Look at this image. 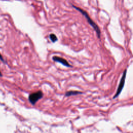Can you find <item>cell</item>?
Instances as JSON below:
<instances>
[{
    "mask_svg": "<svg viewBox=\"0 0 133 133\" xmlns=\"http://www.w3.org/2000/svg\"><path fill=\"white\" fill-rule=\"evenodd\" d=\"M82 94V93L80 92H79V91H69V92H67L65 94V96L66 97H69V96H73V95H78V94Z\"/></svg>",
    "mask_w": 133,
    "mask_h": 133,
    "instance_id": "obj_5",
    "label": "cell"
},
{
    "mask_svg": "<svg viewBox=\"0 0 133 133\" xmlns=\"http://www.w3.org/2000/svg\"><path fill=\"white\" fill-rule=\"evenodd\" d=\"M43 97V93L42 91H39L37 92L31 94L29 96V100L32 105H34L38 100Z\"/></svg>",
    "mask_w": 133,
    "mask_h": 133,
    "instance_id": "obj_2",
    "label": "cell"
},
{
    "mask_svg": "<svg viewBox=\"0 0 133 133\" xmlns=\"http://www.w3.org/2000/svg\"><path fill=\"white\" fill-rule=\"evenodd\" d=\"M0 60H1L2 61H3V62H5V61H4V59H3V57H2V56L1 55V54H0Z\"/></svg>",
    "mask_w": 133,
    "mask_h": 133,
    "instance_id": "obj_7",
    "label": "cell"
},
{
    "mask_svg": "<svg viewBox=\"0 0 133 133\" xmlns=\"http://www.w3.org/2000/svg\"><path fill=\"white\" fill-rule=\"evenodd\" d=\"M49 38L50 40L52 41L53 43H55L57 41V36L54 34H50L49 35Z\"/></svg>",
    "mask_w": 133,
    "mask_h": 133,
    "instance_id": "obj_6",
    "label": "cell"
},
{
    "mask_svg": "<svg viewBox=\"0 0 133 133\" xmlns=\"http://www.w3.org/2000/svg\"><path fill=\"white\" fill-rule=\"evenodd\" d=\"M2 73H1V71H0V77H2Z\"/></svg>",
    "mask_w": 133,
    "mask_h": 133,
    "instance_id": "obj_8",
    "label": "cell"
},
{
    "mask_svg": "<svg viewBox=\"0 0 133 133\" xmlns=\"http://www.w3.org/2000/svg\"><path fill=\"white\" fill-rule=\"evenodd\" d=\"M126 70H125L123 73V76L121 79L120 84L119 85V87H118V88H117V92H116L115 96H114V98H115L116 97H117L118 96L120 95L121 92H122L123 88L124 87V83H125V78H126Z\"/></svg>",
    "mask_w": 133,
    "mask_h": 133,
    "instance_id": "obj_3",
    "label": "cell"
},
{
    "mask_svg": "<svg viewBox=\"0 0 133 133\" xmlns=\"http://www.w3.org/2000/svg\"><path fill=\"white\" fill-rule=\"evenodd\" d=\"M53 60L54 61L60 63L62 65H63L65 66H67V67H71L72 66V65H71L70 64V63L67 61H66V59H65L62 58L61 57H58V56H54L53 57Z\"/></svg>",
    "mask_w": 133,
    "mask_h": 133,
    "instance_id": "obj_4",
    "label": "cell"
},
{
    "mask_svg": "<svg viewBox=\"0 0 133 133\" xmlns=\"http://www.w3.org/2000/svg\"><path fill=\"white\" fill-rule=\"evenodd\" d=\"M73 7H75V8L77 10L79 11L81 14H82L83 15L85 16V17L87 19V21L88 22V23H89L90 24V25L91 26H92V27L95 29V30L96 31V32H97V34L98 36L99 37H100V29H99V28L97 26V25L96 24L94 23V22L92 20V19L90 17V16L88 15V14L85 11H84V10H82L81 9L79 8V7H76L75 6H73Z\"/></svg>",
    "mask_w": 133,
    "mask_h": 133,
    "instance_id": "obj_1",
    "label": "cell"
}]
</instances>
